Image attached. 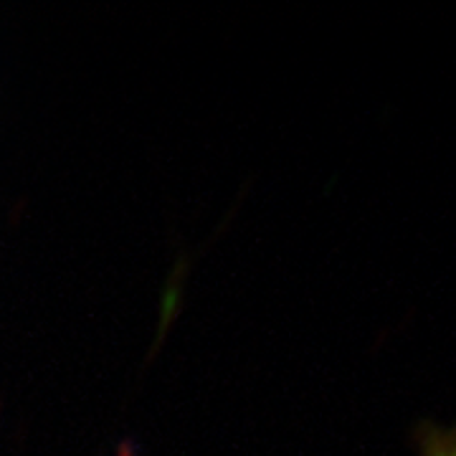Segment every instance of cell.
Returning <instances> with one entry per match:
<instances>
[{
    "label": "cell",
    "instance_id": "1",
    "mask_svg": "<svg viewBox=\"0 0 456 456\" xmlns=\"http://www.w3.org/2000/svg\"><path fill=\"white\" fill-rule=\"evenodd\" d=\"M424 456H456V428H431L424 436Z\"/></svg>",
    "mask_w": 456,
    "mask_h": 456
}]
</instances>
